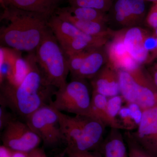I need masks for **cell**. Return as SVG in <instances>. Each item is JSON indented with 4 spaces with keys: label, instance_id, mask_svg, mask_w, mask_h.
<instances>
[{
    "label": "cell",
    "instance_id": "obj_31",
    "mask_svg": "<svg viewBox=\"0 0 157 157\" xmlns=\"http://www.w3.org/2000/svg\"><path fill=\"white\" fill-rule=\"evenodd\" d=\"M68 157H99L92 151L81 152H66Z\"/></svg>",
    "mask_w": 157,
    "mask_h": 157
},
{
    "label": "cell",
    "instance_id": "obj_34",
    "mask_svg": "<svg viewBox=\"0 0 157 157\" xmlns=\"http://www.w3.org/2000/svg\"><path fill=\"white\" fill-rule=\"evenodd\" d=\"M12 151L4 145L0 147V157H11Z\"/></svg>",
    "mask_w": 157,
    "mask_h": 157
},
{
    "label": "cell",
    "instance_id": "obj_32",
    "mask_svg": "<svg viewBox=\"0 0 157 157\" xmlns=\"http://www.w3.org/2000/svg\"><path fill=\"white\" fill-rule=\"evenodd\" d=\"M28 156L29 157H47L44 151L39 147L29 152Z\"/></svg>",
    "mask_w": 157,
    "mask_h": 157
},
{
    "label": "cell",
    "instance_id": "obj_19",
    "mask_svg": "<svg viewBox=\"0 0 157 157\" xmlns=\"http://www.w3.org/2000/svg\"><path fill=\"white\" fill-rule=\"evenodd\" d=\"M30 68V62L29 56L25 58H23L21 57V52H18L12 63L9 76L4 82L11 85H18L27 75Z\"/></svg>",
    "mask_w": 157,
    "mask_h": 157
},
{
    "label": "cell",
    "instance_id": "obj_40",
    "mask_svg": "<svg viewBox=\"0 0 157 157\" xmlns=\"http://www.w3.org/2000/svg\"><path fill=\"white\" fill-rule=\"evenodd\" d=\"M56 157H62L61 156H60V155H57L56 156Z\"/></svg>",
    "mask_w": 157,
    "mask_h": 157
},
{
    "label": "cell",
    "instance_id": "obj_20",
    "mask_svg": "<svg viewBox=\"0 0 157 157\" xmlns=\"http://www.w3.org/2000/svg\"><path fill=\"white\" fill-rule=\"evenodd\" d=\"M61 9L73 17L82 20L103 24H105L107 21V15L104 12L98 9L70 6Z\"/></svg>",
    "mask_w": 157,
    "mask_h": 157
},
{
    "label": "cell",
    "instance_id": "obj_37",
    "mask_svg": "<svg viewBox=\"0 0 157 157\" xmlns=\"http://www.w3.org/2000/svg\"><path fill=\"white\" fill-rule=\"evenodd\" d=\"M153 35L157 37V28L155 29L154 32V33Z\"/></svg>",
    "mask_w": 157,
    "mask_h": 157
},
{
    "label": "cell",
    "instance_id": "obj_35",
    "mask_svg": "<svg viewBox=\"0 0 157 157\" xmlns=\"http://www.w3.org/2000/svg\"><path fill=\"white\" fill-rule=\"evenodd\" d=\"M11 157H29L28 153L12 151Z\"/></svg>",
    "mask_w": 157,
    "mask_h": 157
},
{
    "label": "cell",
    "instance_id": "obj_16",
    "mask_svg": "<svg viewBox=\"0 0 157 157\" xmlns=\"http://www.w3.org/2000/svg\"><path fill=\"white\" fill-rule=\"evenodd\" d=\"M63 0H11V6L25 11L51 17L60 8Z\"/></svg>",
    "mask_w": 157,
    "mask_h": 157
},
{
    "label": "cell",
    "instance_id": "obj_9",
    "mask_svg": "<svg viewBox=\"0 0 157 157\" xmlns=\"http://www.w3.org/2000/svg\"><path fill=\"white\" fill-rule=\"evenodd\" d=\"M133 74L137 83L136 104L142 111L157 107V89L147 70L142 66L133 71Z\"/></svg>",
    "mask_w": 157,
    "mask_h": 157
},
{
    "label": "cell",
    "instance_id": "obj_1",
    "mask_svg": "<svg viewBox=\"0 0 157 157\" xmlns=\"http://www.w3.org/2000/svg\"><path fill=\"white\" fill-rule=\"evenodd\" d=\"M30 68L21 83L1 84V102L26 119L39 108L50 104L56 91L48 83L37 64L35 52L29 55Z\"/></svg>",
    "mask_w": 157,
    "mask_h": 157
},
{
    "label": "cell",
    "instance_id": "obj_24",
    "mask_svg": "<svg viewBox=\"0 0 157 157\" xmlns=\"http://www.w3.org/2000/svg\"><path fill=\"white\" fill-rule=\"evenodd\" d=\"M89 49L67 56L69 71L73 78H75L78 71L81 69Z\"/></svg>",
    "mask_w": 157,
    "mask_h": 157
},
{
    "label": "cell",
    "instance_id": "obj_39",
    "mask_svg": "<svg viewBox=\"0 0 157 157\" xmlns=\"http://www.w3.org/2000/svg\"><path fill=\"white\" fill-rule=\"evenodd\" d=\"M147 1H151V2H154L157 1V0H147Z\"/></svg>",
    "mask_w": 157,
    "mask_h": 157
},
{
    "label": "cell",
    "instance_id": "obj_29",
    "mask_svg": "<svg viewBox=\"0 0 157 157\" xmlns=\"http://www.w3.org/2000/svg\"><path fill=\"white\" fill-rule=\"evenodd\" d=\"M147 25L155 29L157 28V1L154 2L146 18Z\"/></svg>",
    "mask_w": 157,
    "mask_h": 157
},
{
    "label": "cell",
    "instance_id": "obj_36",
    "mask_svg": "<svg viewBox=\"0 0 157 157\" xmlns=\"http://www.w3.org/2000/svg\"><path fill=\"white\" fill-rule=\"evenodd\" d=\"M1 6L3 9L10 6L11 5V0H0Z\"/></svg>",
    "mask_w": 157,
    "mask_h": 157
},
{
    "label": "cell",
    "instance_id": "obj_4",
    "mask_svg": "<svg viewBox=\"0 0 157 157\" xmlns=\"http://www.w3.org/2000/svg\"><path fill=\"white\" fill-rule=\"evenodd\" d=\"M35 54L37 64L49 84L59 89L67 83L70 73L67 57L49 28Z\"/></svg>",
    "mask_w": 157,
    "mask_h": 157
},
{
    "label": "cell",
    "instance_id": "obj_13",
    "mask_svg": "<svg viewBox=\"0 0 157 157\" xmlns=\"http://www.w3.org/2000/svg\"><path fill=\"white\" fill-rule=\"evenodd\" d=\"M120 129L110 128L100 149L104 157H129L126 143Z\"/></svg>",
    "mask_w": 157,
    "mask_h": 157
},
{
    "label": "cell",
    "instance_id": "obj_33",
    "mask_svg": "<svg viewBox=\"0 0 157 157\" xmlns=\"http://www.w3.org/2000/svg\"><path fill=\"white\" fill-rule=\"evenodd\" d=\"M147 70L151 78L152 81L157 89V68L153 66Z\"/></svg>",
    "mask_w": 157,
    "mask_h": 157
},
{
    "label": "cell",
    "instance_id": "obj_12",
    "mask_svg": "<svg viewBox=\"0 0 157 157\" xmlns=\"http://www.w3.org/2000/svg\"><path fill=\"white\" fill-rule=\"evenodd\" d=\"M103 47L90 48L82 66L75 78L91 79L103 67L107 62V54Z\"/></svg>",
    "mask_w": 157,
    "mask_h": 157
},
{
    "label": "cell",
    "instance_id": "obj_38",
    "mask_svg": "<svg viewBox=\"0 0 157 157\" xmlns=\"http://www.w3.org/2000/svg\"><path fill=\"white\" fill-rule=\"evenodd\" d=\"M153 67H155L157 68V63H156V64H155L154 65Z\"/></svg>",
    "mask_w": 157,
    "mask_h": 157
},
{
    "label": "cell",
    "instance_id": "obj_25",
    "mask_svg": "<svg viewBox=\"0 0 157 157\" xmlns=\"http://www.w3.org/2000/svg\"><path fill=\"white\" fill-rule=\"evenodd\" d=\"M118 117H119V120L123 127L124 130L132 132L137 128V125L134 121L132 113L128 105L121 107Z\"/></svg>",
    "mask_w": 157,
    "mask_h": 157
},
{
    "label": "cell",
    "instance_id": "obj_21",
    "mask_svg": "<svg viewBox=\"0 0 157 157\" xmlns=\"http://www.w3.org/2000/svg\"><path fill=\"white\" fill-rule=\"evenodd\" d=\"M114 11L115 19L118 23L124 25L135 24L130 0H117Z\"/></svg>",
    "mask_w": 157,
    "mask_h": 157
},
{
    "label": "cell",
    "instance_id": "obj_28",
    "mask_svg": "<svg viewBox=\"0 0 157 157\" xmlns=\"http://www.w3.org/2000/svg\"><path fill=\"white\" fill-rule=\"evenodd\" d=\"M145 0H130L135 23L143 18L145 10Z\"/></svg>",
    "mask_w": 157,
    "mask_h": 157
},
{
    "label": "cell",
    "instance_id": "obj_11",
    "mask_svg": "<svg viewBox=\"0 0 157 157\" xmlns=\"http://www.w3.org/2000/svg\"><path fill=\"white\" fill-rule=\"evenodd\" d=\"M124 44L129 54L140 66L149 63V55L144 46L147 32L139 27L121 31Z\"/></svg>",
    "mask_w": 157,
    "mask_h": 157
},
{
    "label": "cell",
    "instance_id": "obj_8",
    "mask_svg": "<svg viewBox=\"0 0 157 157\" xmlns=\"http://www.w3.org/2000/svg\"><path fill=\"white\" fill-rule=\"evenodd\" d=\"M131 133L145 151L157 157V107L143 110L140 124Z\"/></svg>",
    "mask_w": 157,
    "mask_h": 157
},
{
    "label": "cell",
    "instance_id": "obj_18",
    "mask_svg": "<svg viewBox=\"0 0 157 157\" xmlns=\"http://www.w3.org/2000/svg\"><path fill=\"white\" fill-rule=\"evenodd\" d=\"M120 95L124 101L128 104H136L137 83L133 74L130 71L118 70Z\"/></svg>",
    "mask_w": 157,
    "mask_h": 157
},
{
    "label": "cell",
    "instance_id": "obj_23",
    "mask_svg": "<svg viewBox=\"0 0 157 157\" xmlns=\"http://www.w3.org/2000/svg\"><path fill=\"white\" fill-rule=\"evenodd\" d=\"M70 6L93 8L105 12L109 9V0H67Z\"/></svg>",
    "mask_w": 157,
    "mask_h": 157
},
{
    "label": "cell",
    "instance_id": "obj_42",
    "mask_svg": "<svg viewBox=\"0 0 157 157\" xmlns=\"http://www.w3.org/2000/svg\"><path fill=\"white\" fill-rule=\"evenodd\" d=\"M55 157H56V156H55Z\"/></svg>",
    "mask_w": 157,
    "mask_h": 157
},
{
    "label": "cell",
    "instance_id": "obj_5",
    "mask_svg": "<svg viewBox=\"0 0 157 157\" xmlns=\"http://www.w3.org/2000/svg\"><path fill=\"white\" fill-rule=\"evenodd\" d=\"M85 80L73 78L58 89L50 104L61 112L90 116L92 95Z\"/></svg>",
    "mask_w": 157,
    "mask_h": 157
},
{
    "label": "cell",
    "instance_id": "obj_30",
    "mask_svg": "<svg viewBox=\"0 0 157 157\" xmlns=\"http://www.w3.org/2000/svg\"><path fill=\"white\" fill-rule=\"evenodd\" d=\"M5 104L1 102L0 107V129L3 130L8 124L13 120L11 114L7 111Z\"/></svg>",
    "mask_w": 157,
    "mask_h": 157
},
{
    "label": "cell",
    "instance_id": "obj_27",
    "mask_svg": "<svg viewBox=\"0 0 157 157\" xmlns=\"http://www.w3.org/2000/svg\"><path fill=\"white\" fill-rule=\"evenodd\" d=\"M144 46L149 55V63L157 57L156 37L147 33L144 38Z\"/></svg>",
    "mask_w": 157,
    "mask_h": 157
},
{
    "label": "cell",
    "instance_id": "obj_22",
    "mask_svg": "<svg viewBox=\"0 0 157 157\" xmlns=\"http://www.w3.org/2000/svg\"><path fill=\"white\" fill-rule=\"evenodd\" d=\"M129 157H153L137 143L131 132L126 131L124 134Z\"/></svg>",
    "mask_w": 157,
    "mask_h": 157
},
{
    "label": "cell",
    "instance_id": "obj_6",
    "mask_svg": "<svg viewBox=\"0 0 157 157\" xmlns=\"http://www.w3.org/2000/svg\"><path fill=\"white\" fill-rule=\"evenodd\" d=\"M25 120L27 124L45 145L52 146L63 141L59 117L51 104L40 107Z\"/></svg>",
    "mask_w": 157,
    "mask_h": 157
},
{
    "label": "cell",
    "instance_id": "obj_14",
    "mask_svg": "<svg viewBox=\"0 0 157 157\" xmlns=\"http://www.w3.org/2000/svg\"><path fill=\"white\" fill-rule=\"evenodd\" d=\"M107 100L108 98L105 96L93 92L90 116L101 121L110 128L124 130L120 121L113 118L109 114L107 108Z\"/></svg>",
    "mask_w": 157,
    "mask_h": 157
},
{
    "label": "cell",
    "instance_id": "obj_10",
    "mask_svg": "<svg viewBox=\"0 0 157 157\" xmlns=\"http://www.w3.org/2000/svg\"><path fill=\"white\" fill-rule=\"evenodd\" d=\"M90 79L94 92L107 98L120 95L118 70L108 63Z\"/></svg>",
    "mask_w": 157,
    "mask_h": 157
},
{
    "label": "cell",
    "instance_id": "obj_15",
    "mask_svg": "<svg viewBox=\"0 0 157 157\" xmlns=\"http://www.w3.org/2000/svg\"><path fill=\"white\" fill-rule=\"evenodd\" d=\"M55 14L73 24L82 32L90 36L108 38L111 34L110 31L105 27V24L77 19L63 11L61 7L58 9Z\"/></svg>",
    "mask_w": 157,
    "mask_h": 157
},
{
    "label": "cell",
    "instance_id": "obj_7",
    "mask_svg": "<svg viewBox=\"0 0 157 157\" xmlns=\"http://www.w3.org/2000/svg\"><path fill=\"white\" fill-rule=\"evenodd\" d=\"M3 145L14 151L29 153L42 141L26 123L13 120L2 130Z\"/></svg>",
    "mask_w": 157,
    "mask_h": 157
},
{
    "label": "cell",
    "instance_id": "obj_41",
    "mask_svg": "<svg viewBox=\"0 0 157 157\" xmlns=\"http://www.w3.org/2000/svg\"><path fill=\"white\" fill-rule=\"evenodd\" d=\"M156 40H157V37H156Z\"/></svg>",
    "mask_w": 157,
    "mask_h": 157
},
{
    "label": "cell",
    "instance_id": "obj_17",
    "mask_svg": "<svg viewBox=\"0 0 157 157\" xmlns=\"http://www.w3.org/2000/svg\"><path fill=\"white\" fill-rule=\"evenodd\" d=\"M113 39L106 46L107 63L119 70L120 65L124 58L129 54L124 44L121 31L113 34Z\"/></svg>",
    "mask_w": 157,
    "mask_h": 157
},
{
    "label": "cell",
    "instance_id": "obj_2",
    "mask_svg": "<svg viewBox=\"0 0 157 157\" xmlns=\"http://www.w3.org/2000/svg\"><path fill=\"white\" fill-rule=\"evenodd\" d=\"M0 30L2 46L18 51L35 52L49 27L50 17L9 6L3 9Z\"/></svg>",
    "mask_w": 157,
    "mask_h": 157
},
{
    "label": "cell",
    "instance_id": "obj_26",
    "mask_svg": "<svg viewBox=\"0 0 157 157\" xmlns=\"http://www.w3.org/2000/svg\"><path fill=\"white\" fill-rule=\"evenodd\" d=\"M123 101V98L121 95L108 98L107 108L109 114L113 118L118 119L117 116L122 107V105Z\"/></svg>",
    "mask_w": 157,
    "mask_h": 157
},
{
    "label": "cell",
    "instance_id": "obj_3",
    "mask_svg": "<svg viewBox=\"0 0 157 157\" xmlns=\"http://www.w3.org/2000/svg\"><path fill=\"white\" fill-rule=\"evenodd\" d=\"M57 111L63 142L67 145L66 152L92 151L100 148L106 127L101 121L89 116H71Z\"/></svg>",
    "mask_w": 157,
    "mask_h": 157
}]
</instances>
